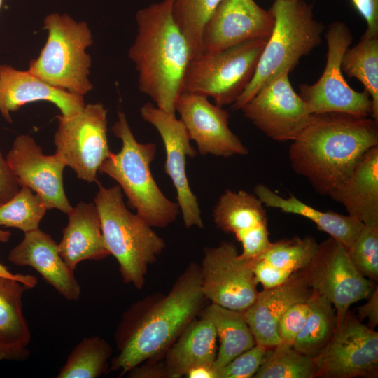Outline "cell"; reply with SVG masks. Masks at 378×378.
Instances as JSON below:
<instances>
[{
  "mask_svg": "<svg viewBox=\"0 0 378 378\" xmlns=\"http://www.w3.org/2000/svg\"><path fill=\"white\" fill-rule=\"evenodd\" d=\"M205 300L200 266L191 262L167 294L147 297L123 314L115 334L118 354L110 370L122 376L146 360L160 359L200 315Z\"/></svg>",
  "mask_w": 378,
  "mask_h": 378,
  "instance_id": "cell-1",
  "label": "cell"
},
{
  "mask_svg": "<svg viewBox=\"0 0 378 378\" xmlns=\"http://www.w3.org/2000/svg\"><path fill=\"white\" fill-rule=\"evenodd\" d=\"M378 146V121L343 113L312 114L292 141L290 165L320 195H329L363 154Z\"/></svg>",
  "mask_w": 378,
  "mask_h": 378,
  "instance_id": "cell-2",
  "label": "cell"
},
{
  "mask_svg": "<svg viewBox=\"0 0 378 378\" xmlns=\"http://www.w3.org/2000/svg\"><path fill=\"white\" fill-rule=\"evenodd\" d=\"M173 2L162 0L136 12V35L128 57L138 73L139 90L159 108L176 114V102L192 56L174 20Z\"/></svg>",
  "mask_w": 378,
  "mask_h": 378,
  "instance_id": "cell-3",
  "label": "cell"
},
{
  "mask_svg": "<svg viewBox=\"0 0 378 378\" xmlns=\"http://www.w3.org/2000/svg\"><path fill=\"white\" fill-rule=\"evenodd\" d=\"M112 131L121 140L122 147L116 153L111 152L99 172L118 183L136 214L151 227L168 226L176 220L180 208L164 195L152 175L150 164L156 155V145L139 142L122 111L118 113Z\"/></svg>",
  "mask_w": 378,
  "mask_h": 378,
  "instance_id": "cell-4",
  "label": "cell"
},
{
  "mask_svg": "<svg viewBox=\"0 0 378 378\" xmlns=\"http://www.w3.org/2000/svg\"><path fill=\"white\" fill-rule=\"evenodd\" d=\"M106 246L118 261L124 283L141 289L150 265L166 247L165 241L144 219L125 206L118 185L99 183L94 199Z\"/></svg>",
  "mask_w": 378,
  "mask_h": 378,
  "instance_id": "cell-5",
  "label": "cell"
},
{
  "mask_svg": "<svg viewBox=\"0 0 378 378\" xmlns=\"http://www.w3.org/2000/svg\"><path fill=\"white\" fill-rule=\"evenodd\" d=\"M274 24L260 55L254 76L236 102L240 110L268 80L281 71H290L300 58L321 44L324 25L317 20L312 5L304 0H274L270 8Z\"/></svg>",
  "mask_w": 378,
  "mask_h": 378,
  "instance_id": "cell-6",
  "label": "cell"
},
{
  "mask_svg": "<svg viewBox=\"0 0 378 378\" xmlns=\"http://www.w3.org/2000/svg\"><path fill=\"white\" fill-rule=\"evenodd\" d=\"M43 29L46 42L28 70L55 88L83 97L93 89L89 78L92 59L87 52L93 37L88 23L52 13L44 18Z\"/></svg>",
  "mask_w": 378,
  "mask_h": 378,
  "instance_id": "cell-7",
  "label": "cell"
},
{
  "mask_svg": "<svg viewBox=\"0 0 378 378\" xmlns=\"http://www.w3.org/2000/svg\"><path fill=\"white\" fill-rule=\"evenodd\" d=\"M268 38H258L191 59L183 92L211 97L223 107L234 104L247 88Z\"/></svg>",
  "mask_w": 378,
  "mask_h": 378,
  "instance_id": "cell-8",
  "label": "cell"
},
{
  "mask_svg": "<svg viewBox=\"0 0 378 378\" xmlns=\"http://www.w3.org/2000/svg\"><path fill=\"white\" fill-rule=\"evenodd\" d=\"M328 45L327 61L319 79L312 85L301 84L299 95L311 114L343 113L358 116L372 115V102L366 91L352 89L344 79L342 59L353 36L342 22L330 24L325 32Z\"/></svg>",
  "mask_w": 378,
  "mask_h": 378,
  "instance_id": "cell-9",
  "label": "cell"
},
{
  "mask_svg": "<svg viewBox=\"0 0 378 378\" xmlns=\"http://www.w3.org/2000/svg\"><path fill=\"white\" fill-rule=\"evenodd\" d=\"M107 109L102 103L85 104L78 113L57 115L54 134L56 153L80 179L97 181V174L110 155L107 137Z\"/></svg>",
  "mask_w": 378,
  "mask_h": 378,
  "instance_id": "cell-10",
  "label": "cell"
},
{
  "mask_svg": "<svg viewBox=\"0 0 378 378\" xmlns=\"http://www.w3.org/2000/svg\"><path fill=\"white\" fill-rule=\"evenodd\" d=\"M200 274L202 294L211 303L244 312L257 297L253 259L241 257L232 242L206 247Z\"/></svg>",
  "mask_w": 378,
  "mask_h": 378,
  "instance_id": "cell-11",
  "label": "cell"
},
{
  "mask_svg": "<svg viewBox=\"0 0 378 378\" xmlns=\"http://www.w3.org/2000/svg\"><path fill=\"white\" fill-rule=\"evenodd\" d=\"M313 290L327 298L335 308L337 325L351 304L367 299L374 288L351 262L347 249L330 237L318 244L309 265L303 270Z\"/></svg>",
  "mask_w": 378,
  "mask_h": 378,
  "instance_id": "cell-12",
  "label": "cell"
},
{
  "mask_svg": "<svg viewBox=\"0 0 378 378\" xmlns=\"http://www.w3.org/2000/svg\"><path fill=\"white\" fill-rule=\"evenodd\" d=\"M313 360L317 368L316 377H375L378 333L349 311L329 342Z\"/></svg>",
  "mask_w": 378,
  "mask_h": 378,
  "instance_id": "cell-13",
  "label": "cell"
},
{
  "mask_svg": "<svg viewBox=\"0 0 378 378\" xmlns=\"http://www.w3.org/2000/svg\"><path fill=\"white\" fill-rule=\"evenodd\" d=\"M289 69L276 74L241 108L257 128L277 141H292L304 128L312 114L292 87Z\"/></svg>",
  "mask_w": 378,
  "mask_h": 378,
  "instance_id": "cell-14",
  "label": "cell"
},
{
  "mask_svg": "<svg viewBox=\"0 0 378 378\" xmlns=\"http://www.w3.org/2000/svg\"><path fill=\"white\" fill-rule=\"evenodd\" d=\"M142 118L159 133L165 149L164 172L176 191L177 203L186 227H204L201 210L186 175V158H194L197 151L191 146L188 132L176 114L164 111L147 102L140 109Z\"/></svg>",
  "mask_w": 378,
  "mask_h": 378,
  "instance_id": "cell-15",
  "label": "cell"
},
{
  "mask_svg": "<svg viewBox=\"0 0 378 378\" xmlns=\"http://www.w3.org/2000/svg\"><path fill=\"white\" fill-rule=\"evenodd\" d=\"M6 158L19 185L39 195L48 209H57L66 214L71 210L63 185L67 166L59 155H45L33 137L20 134Z\"/></svg>",
  "mask_w": 378,
  "mask_h": 378,
  "instance_id": "cell-16",
  "label": "cell"
},
{
  "mask_svg": "<svg viewBox=\"0 0 378 378\" xmlns=\"http://www.w3.org/2000/svg\"><path fill=\"white\" fill-rule=\"evenodd\" d=\"M274 24L270 10L261 8L254 0H222L204 27L202 54L218 52L254 39L268 38Z\"/></svg>",
  "mask_w": 378,
  "mask_h": 378,
  "instance_id": "cell-17",
  "label": "cell"
},
{
  "mask_svg": "<svg viewBox=\"0 0 378 378\" xmlns=\"http://www.w3.org/2000/svg\"><path fill=\"white\" fill-rule=\"evenodd\" d=\"M175 111L201 155L227 158L248 154L247 147L229 127L228 112L211 104L208 97L182 92L176 102Z\"/></svg>",
  "mask_w": 378,
  "mask_h": 378,
  "instance_id": "cell-18",
  "label": "cell"
},
{
  "mask_svg": "<svg viewBox=\"0 0 378 378\" xmlns=\"http://www.w3.org/2000/svg\"><path fill=\"white\" fill-rule=\"evenodd\" d=\"M213 218L219 229L233 234L241 244L240 255L244 258H255L271 242L264 204L255 195L225 190L214 209Z\"/></svg>",
  "mask_w": 378,
  "mask_h": 378,
  "instance_id": "cell-19",
  "label": "cell"
},
{
  "mask_svg": "<svg viewBox=\"0 0 378 378\" xmlns=\"http://www.w3.org/2000/svg\"><path fill=\"white\" fill-rule=\"evenodd\" d=\"M313 289L303 270L283 284L258 292L253 304L244 312L255 344L272 347L281 342L278 324L293 304L309 300Z\"/></svg>",
  "mask_w": 378,
  "mask_h": 378,
  "instance_id": "cell-20",
  "label": "cell"
},
{
  "mask_svg": "<svg viewBox=\"0 0 378 378\" xmlns=\"http://www.w3.org/2000/svg\"><path fill=\"white\" fill-rule=\"evenodd\" d=\"M8 260L18 266L34 268L68 300H78L81 288L74 271L60 255L57 244L39 228L24 233V239L9 253Z\"/></svg>",
  "mask_w": 378,
  "mask_h": 378,
  "instance_id": "cell-21",
  "label": "cell"
},
{
  "mask_svg": "<svg viewBox=\"0 0 378 378\" xmlns=\"http://www.w3.org/2000/svg\"><path fill=\"white\" fill-rule=\"evenodd\" d=\"M38 101L54 104L66 116L78 113L85 106L83 97L55 88L29 70L1 64L0 113L6 121L12 122L10 112Z\"/></svg>",
  "mask_w": 378,
  "mask_h": 378,
  "instance_id": "cell-22",
  "label": "cell"
},
{
  "mask_svg": "<svg viewBox=\"0 0 378 378\" xmlns=\"http://www.w3.org/2000/svg\"><path fill=\"white\" fill-rule=\"evenodd\" d=\"M329 196L364 225H378V146L363 154Z\"/></svg>",
  "mask_w": 378,
  "mask_h": 378,
  "instance_id": "cell-23",
  "label": "cell"
},
{
  "mask_svg": "<svg viewBox=\"0 0 378 378\" xmlns=\"http://www.w3.org/2000/svg\"><path fill=\"white\" fill-rule=\"evenodd\" d=\"M67 215L68 224L57 246L62 259L73 271L83 260H99L110 255L94 203L80 202Z\"/></svg>",
  "mask_w": 378,
  "mask_h": 378,
  "instance_id": "cell-24",
  "label": "cell"
},
{
  "mask_svg": "<svg viewBox=\"0 0 378 378\" xmlns=\"http://www.w3.org/2000/svg\"><path fill=\"white\" fill-rule=\"evenodd\" d=\"M318 244L311 237L270 242L253 259V272L257 284L265 289L277 286L293 274L305 269L311 262Z\"/></svg>",
  "mask_w": 378,
  "mask_h": 378,
  "instance_id": "cell-25",
  "label": "cell"
},
{
  "mask_svg": "<svg viewBox=\"0 0 378 378\" xmlns=\"http://www.w3.org/2000/svg\"><path fill=\"white\" fill-rule=\"evenodd\" d=\"M217 335L213 323L200 316L195 318L167 350L164 363L168 378H181L198 365H214Z\"/></svg>",
  "mask_w": 378,
  "mask_h": 378,
  "instance_id": "cell-26",
  "label": "cell"
},
{
  "mask_svg": "<svg viewBox=\"0 0 378 378\" xmlns=\"http://www.w3.org/2000/svg\"><path fill=\"white\" fill-rule=\"evenodd\" d=\"M254 192L264 206L311 220L320 230L328 234L346 249L351 246L363 225L349 215L318 210L292 194L287 198L283 197L263 184L256 185Z\"/></svg>",
  "mask_w": 378,
  "mask_h": 378,
  "instance_id": "cell-27",
  "label": "cell"
},
{
  "mask_svg": "<svg viewBox=\"0 0 378 378\" xmlns=\"http://www.w3.org/2000/svg\"><path fill=\"white\" fill-rule=\"evenodd\" d=\"M200 316L209 318L213 323L219 339L220 346L214 363L217 371L255 345L244 312L211 303L203 308Z\"/></svg>",
  "mask_w": 378,
  "mask_h": 378,
  "instance_id": "cell-28",
  "label": "cell"
},
{
  "mask_svg": "<svg viewBox=\"0 0 378 378\" xmlns=\"http://www.w3.org/2000/svg\"><path fill=\"white\" fill-rule=\"evenodd\" d=\"M308 303L305 323L293 346L299 352L314 358L332 337L337 326V317L331 302L314 290Z\"/></svg>",
  "mask_w": 378,
  "mask_h": 378,
  "instance_id": "cell-29",
  "label": "cell"
},
{
  "mask_svg": "<svg viewBox=\"0 0 378 378\" xmlns=\"http://www.w3.org/2000/svg\"><path fill=\"white\" fill-rule=\"evenodd\" d=\"M30 289L21 281L0 276V344L27 346L31 331L22 311L23 293Z\"/></svg>",
  "mask_w": 378,
  "mask_h": 378,
  "instance_id": "cell-30",
  "label": "cell"
},
{
  "mask_svg": "<svg viewBox=\"0 0 378 378\" xmlns=\"http://www.w3.org/2000/svg\"><path fill=\"white\" fill-rule=\"evenodd\" d=\"M341 67L363 84L372 99V118L378 121V37L364 33L356 45L345 51Z\"/></svg>",
  "mask_w": 378,
  "mask_h": 378,
  "instance_id": "cell-31",
  "label": "cell"
},
{
  "mask_svg": "<svg viewBox=\"0 0 378 378\" xmlns=\"http://www.w3.org/2000/svg\"><path fill=\"white\" fill-rule=\"evenodd\" d=\"M111 346L99 336L83 338L71 351L57 378H97L106 374Z\"/></svg>",
  "mask_w": 378,
  "mask_h": 378,
  "instance_id": "cell-32",
  "label": "cell"
},
{
  "mask_svg": "<svg viewBox=\"0 0 378 378\" xmlns=\"http://www.w3.org/2000/svg\"><path fill=\"white\" fill-rule=\"evenodd\" d=\"M316 365L313 358L290 344L280 342L267 348L254 378H313Z\"/></svg>",
  "mask_w": 378,
  "mask_h": 378,
  "instance_id": "cell-33",
  "label": "cell"
},
{
  "mask_svg": "<svg viewBox=\"0 0 378 378\" xmlns=\"http://www.w3.org/2000/svg\"><path fill=\"white\" fill-rule=\"evenodd\" d=\"M47 209L39 195L26 186H21L14 197L0 204V225L29 232L38 228Z\"/></svg>",
  "mask_w": 378,
  "mask_h": 378,
  "instance_id": "cell-34",
  "label": "cell"
},
{
  "mask_svg": "<svg viewBox=\"0 0 378 378\" xmlns=\"http://www.w3.org/2000/svg\"><path fill=\"white\" fill-rule=\"evenodd\" d=\"M221 1L174 0V18L188 41L192 52V59L202 54L204 27Z\"/></svg>",
  "mask_w": 378,
  "mask_h": 378,
  "instance_id": "cell-35",
  "label": "cell"
},
{
  "mask_svg": "<svg viewBox=\"0 0 378 378\" xmlns=\"http://www.w3.org/2000/svg\"><path fill=\"white\" fill-rule=\"evenodd\" d=\"M347 251L363 276L370 280H378V225L363 224Z\"/></svg>",
  "mask_w": 378,
  "mask_h": 378,
  "instance_id": "cell-36",
  "label": "cell"
},
{
  "mask_svg": "<svg viewBox=\"0 0 378 378\" xmlns=\"http://www.w3.org/2000/svg\"><path fill=\"white\" fill-rule=\"evenodd\" d=\"M268 347L255 344L218 370V378L253 377Z\"/></svg>",
  "mask_w": 378,
  "mask_h": 378,
  "instance_id": "cell-37",
  "label": "cell"
},
{
  "mask_svg": "<svg viewBox=\"0 0 378 378\" xmlns=\"http://www.w3.org/2000/svg\"><path fill=\"white\" fill-rule=\"evenodd\" d=\"M309 310L308 300L293 304L281 316L278 324L281 342L293 345L302 328Z\"/></svg>",
  "mask_w": 378,
  "mask_h": 378,
  "instance_id": "cell-38",
  "label": "cell"
},
{
  "mask_svg": "<svg viewBox=\"0 0 378 378\" xmlns=\"http://www.w3.org/2000/svg\"><path fill=\"white\" fill-rule=\"evenodd\" d=\"M20 186L6 158L0 150V204L14 197L20 189Z\"/></svg>",
  "mask_w": 378,
  "mask_h": 378,
  "instance_id": "cell-39",
  "label": "cell"
},
{
  "mask_svg": "<svg viewBox=\"0 0 378 378\" xmlns=\"http://www.w3.org/2000/svg\"><path fill=\"white\" fill-rule=\"evenodd\" d=\"M354 8L367 22L364 32L378 37V0H351Z\"/></svg>",
  "mask_w": 378,
  "mask_h": 378,
  "instance_id": "cell-40",
  "label": "cell"
},
{
  "mask_svg": "<svg viewBox=\"0 0 378 378\" xmlns=\"http://www.w3.org/2000/svg\"><path fill=\"white\" fill-rule=\"evenodd\" d=\"M160 359L146 360L130 370L127 374L131 378H168L164 361Z\"/></svg>",
  "mask_w": 378,
  "mask_h": 378,
  "instance_id": "cell-41",
  "label": "cell"
},
{
  "mask_svg": "<svg viewBox=\"0 0 378 378\" xmlns=\"http://www.w3.org/2000/svg\"><path fill=\"white\" fill-rule=\"evenodd\" d=\"M368 302L359 307L357 309V318L361 321L363 319H368V327L375 328L378 324V288H374L371 294L367 298Z\"/></svg>",
  "mask_w": 378,
  "mask_h": 378,
  "instance_id": "cell-42",
  "label": "cell"
},
{
  "mask_svg": "<svg viewBox=\"0 0 378 378\" xmlns=\"http://www.w3.org/2000/svg\"><path fill=\"white\" fill-rule=\"evenodd\" d=\"M10 237V232L9 231L0 230V241L7 242L9 240ZM0 276L17 279L27 285L29 288H34L37 284V279L35 276L29 274L23 275L13 274L1 263H0Z\"/></svg>",
  "mask_w": 378,
  "mask_h": 378,
  "instance_id": "cell-43",
  "label": "cell"
},
{
  "mask_svg": "<svg viewBox=\"0 0 378 378\" xmlns=\"http://www.w3.org/2000/svg\"><path fill=\"white\" fill-rule=\"evenodd\" d=\"M30 356L27 346L0 344V360H24Z\"/></svg>",
  "mask_w": 378,
  "mask_h": 378,
  "instance_id": "cell-44",
  "label": "cell"
},
{
  "mask_svg": "<svg viewBox=\"0 0 378 378\" xmlns=\"http://www.w3.org/2000/svg\"><path fill=\"white\" fill-rule=\"evenodd\" d=\"M188 378H218L214 365H198L191 368L186 374Z\"/></svg>",
  "mask_w": 378,
  "mask_h": 378,
  "instance_id": "cell-45",
  "label": "cell"
},
{
  "mask_svg": "<svg viewBox=\"0 0 378 378\" xmlns=\"http://www.w3.org/2000/svg\"><path fill=\"white\" fill-rule=\"evenodd\" d=\"M3 1H4V0H0V8H1L2 4H3Z\"/></svg>",
  "mask_w": 378,
  "mask_h": 378,
  "instance_id": "cell-46",
  "label": "cell"
},
{
  "mask_svg": "<svg viewBox=\"0 0 378 378\" xmlns=\"http://www.w3.org/2000/svg\"><path fill=\"white\" fill-rule=\"evenodd\" d=\"M0 66H1V64H0Z\"/></svg>",
  "mask_w": 378,
  "mask_h": 378,
  "instance_id": "cell-47",
  "label": "cell"
}]
</instances>
